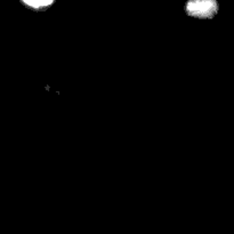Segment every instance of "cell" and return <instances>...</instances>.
Listing matches in <instances>:
<instances>
[{
    "label": "cell",
    "instance_id": "1",
    "mask_svg": "<svg viewBox=\"0 0 234 234\" xmlns=\"http://www.w3.org/2000/svg\"><path fill=\"white\" fill-rule=\"evenodd\" d=\"M217 12L215 0H192L187 4V13L195 17H212Z\"/></svg>",
    "mask_w": 234,
    "mask_h": 234
},
{
    "label": "cell",
    "instance_id": "2",
    "mask_svg": "<svg viewBox=\"0 0 234 234\" xmlns=\"http://www.w3.org/2000/svg\"><path fill=\"white\" fill-rule=\"evenodd\" d=\"M54 0H23V2L32 8H42L52 5Z\"/></svg>",
    "mask_w": 234,
    "mask_h": 234
}]
</instances>
